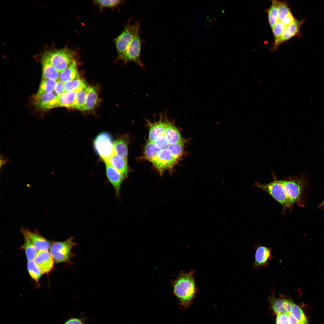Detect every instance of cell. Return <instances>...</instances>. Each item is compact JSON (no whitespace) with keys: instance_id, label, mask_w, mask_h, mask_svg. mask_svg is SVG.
<instances>
[{"instance_id":"cell-1","label":"cell","mask_w":324,"mask_h":324,"mask_svg":"<svg viewBox=\"0 0 324 324\" xmlns=\"http://www.w3.org/2000/svg\"><path fill=\"white\" fill-rule=\"evenodd\" d=\"M193 272H182L173 282V292L184 308L189 307L194 297L196 288Z\"/></svg>"},{"instance_id":"cell-2","label":"cell","mask_w":324,"mask_h":324,"mask_svg":"<svg viewBox=\"0 0 324 324\" xmlns=\"http://www.w3.org/2000/svg\"><path fill=\"white\" fill-rule=\"evenodd\" d=\"M76 53L67 47L46 51L42 57L48 60L60 73L75 59Z\"/></svg>"},{"instance_id":"cell-3","label":"cell","mask_w":324,"mask_h":324,"mask_svg":"<svg viewBox=\"0 0 324 324\" xmlns=\"http://www.w3.org/2000/svg\"><path fill=\"white\" fill-rule=\"evenodd\" d=\"M74 239L73 236H71L63 241L52 242L50 252L56 263L73 264L71 259L75 254L72 250L76 246Z\"/></svg>"},{"instance_id":"cell-4","label":"cell","mask_w":324,"mask_h":324,"mask_svg":"<svg viewBox=\"0 0 324 324\" xmlns=\"http://www.w3.org/2000/svg\"><path fill=\"white\" fill-rule=\"evenodd\" d=\"M132 19H130L122 31L114 40L117 52V58L122 59L131 41L136 29L140 27V24L135 21L131 24Z\"/></svg>"},{"instance_id":"cell-5","label":"cell","mask_w":324,"mask_h":324,"mask_svg":"<svg viewBox=\"0 0 324 324\" xmlns=\"http://www.w3.org/2000/svg\"><path fill=\"white\" fill-rule=\"evenodd\" d=\"M112 137L110 134L103 132L98 135L93 141L94 149L104 161H107L114 154Z\"/></svg>"},{"instance_id":"cell-6","label":"cell","mask_w":324,"mask_h":324,"mask_svg":"<svg viewBox=\"0 0 324 324\" xmlns=\"http://www.w3.org/2000/svg\"><path fill=\"white\" fill-rule=\"evenodd\" d=\"M280 181L284 189L288 207L290 208L300 200L305 180L299 178Z\"/></svg>"},{"instance_id":"cell-7","label":"cell","mask_w":324,"mask_h":324,"mask_svg":"<svg viewBox=\"0 0 324 324\" xmlns=\"http://www.w3.org/2000/svg\"><path fill=\"white\" fill-rule=\"evenodd\" d=\"M140 27L136 30L134 37L121 60L124 63L134 62L141 68L144 65L140 57L142 41L140 36Z\"/></svg>"},{"instance_id":"cell-8","label":"cell","mask_w":324,"mask_h":324,"mask_svg":"<svg viewBox=\"0 0 324 324\" xmlns=\"http://www.w3.org/2000/svg\"><path fill=\"white\" fill-rule=\"evenodd\" d=\"M255 185L268 193L283 206L284 209L288 207L284 189L280 180L274 179L272 182L267 184L256 182Z\"/></svg>"},{"instance_id":"cell-9","label":"cell","mask_w":324,"mask_h":324,"mask_svg":"<svg viewBox=\"0 0 324 324\" xmlns=\"http://www.w3.org/2000/svg\"><path fill=\"white\" fill-rule=\"evenodd\" d=\"M178 160L166 148L160 150L151 162L162 175L165 170L173 167L177 164Z\"/></svg>"},{"instance_id":"cell-10","label":"cell","mask_w":324,"mask_h":324,"mask_svg":"<svg viewBox=\"0 0 324 324\" xmlns=\"http://www.w3.org/2000/svg\"><path fill=\"white\" fill-rule=\"evenodd\" d=\"M58 96L53 92L44 94L37 93L32 97L33 103L35 108L40 110H47L55 108Z\"/></svg>"},{"instance_id":"cell-11","label":"cell","mask_w":324,"mask_h":324,"mask_svg":"<svg viewBox=\"0 0 324 324\" xmlns=\"http://www.w3.org/2000/svg\"><path fill=\"white\" fill-rule=\"evenodd\" d=\"M34 261L43 274H48L53 268L54 260L48 250L38 251Z\"/></svg>"},{"instance_id":"cell-12","label":"cell","mask_w":324,"mask_h":324,"mask_svg":"<svg viewBox=\"0 0 324 324\" xmlns=\"http://www.w3.org/2000/svg\"><path fill=\"white\" fill-rule=\"evenodd\" d=\"M166 112L160 114L158 121L151 122L147 120L149 126V141L154 142L158 137L164 135L167 121Z\"/></svg>"},{"instance_id":"cell-13","label":"cell","mask_w":324,"mask_h":324,"mask_svg":"<svg viewBox=\"0 0 324 324\" xmlns=\"http://www.w3.org/2000/svg\"><path fill=\"white\" fill-rule=\"evenodd\" d=\"M20 231L28 236L37 250H48L50 248L52 242L41 236L37 230L31 231L28 229L22 228Z\"/></svg>"},{"instance_id":"cell-14","label":"cell","mask_w":324,"mask_h":324,"mask_svg":"<svg viewBox=\"0 0 324 324\" xmlns=\"http://www.w3.org/2000/svg\"><path fill=\"white\" fill-rule=\"evenodd\" d=\"M107 178L114 188L116 196L120 199V190L122 183L125 177L108 161L104 162Z\"/></svg>"},{"instance_id":"cell-15","label":"cell","mask_w":324,"mask_h":324,"mask_svg":"<svg viewBox=\"0 0 324 324\" xmlns=\"http://www.w3.org/2000/svg\"><path fill=\"white\" fill-rule=\"evenodd\" d=\"M272 248L265 246L260 245L256 248L255 259L253 266L256 268L267 266L273 256Z\"/></svg>"},{"instance_id":"cell-16","label":"cell","mask_w":324,"mask_h":324,"mask_svg":"<svg viewBox=\"0 0 324 324\" xmlns=\"http://www.w3.org/2000/svg\"><path fill=\"white\" fill-rule=\"evenodd\" d=\"M268 301L272 308L277 315L288 314L293 303L290 300L285 298H279L273 296H269Z\"/></svg>"},{"instance_id":"cell-17","label":"cell","mask_w":324,"mask_h":324,"mask_svg":"<svg viewBox=\"0 0 324 324\" xmlns=\"http://www.w3.org/2000/svg\"><path fill=\"white\" fill-rule=\"evenodd\" d=\"M303 21L295 19L293 22L286 26L279 40L273 46V49L281 44L297 35L299 32L300 27Z\"/></svg>"},{"instance_id":"cell-18","label":"cell","mask_w":324,"mask_h":324,"mask_svg":"<svg viewBox=\"0 0 324 324\" xmlns=\"http://www.w3.org/2000/svg\"><path fill=\"white\" fill-rule=\"evenodd\" d=\"M77 92H66L58 95L56 100V108L63 107L73 108L75 102Z\"/></svg>"},{"instance_id":"cell-19","label":"cell","mask_w":324,"mask_h":324,"mask_svg":"<svg viewBox=\"0 0 324 324\" xmlns=\"http://www.w3.org/2000/svg\"><path fill=\"white\" fill-rule=\"evenodd\" d=\"M164 135L169 144L183 143L182 138L177 129L168 120Z\"/></svg>"},{"instance_id":"cell-20","label":"cell","mask_w":324,"mask_h":324,"mask_svg":"<svg viewBox=\"0 0 324 324\" xmlns=\"http://www.w3.org/2000/svg\"><path fill=\"white\" fill-rule=\"evenodd\" d=\"M107 161L125 177L127 176L128 172L127 160L114 153Z\"/></svg>"},{"instance_id":"cell-21","label":"cell","mask_w":324,"mask_h":324,"mask_svg":"<svg viewBox=\"0 0 324 324\" xmlns=\"http://www.w3.org/2000/svg\"><path fill=\"white\" fill-rule=\"evenodd\" d=\"M79 78L80 77L76 62L75 60L60 73L58 80L64 83Z\"/></svg>"},{"instance_id":"cell-22","label":"cell","mask_w":324,"mask_h":324,"mask_svg":"<svg viewBox=\"0 0 324 324\" xmlns=\"http://www.w3.org/2000/svg\"><path fill=\"white\" fill-rule=\"evenodd\" d=\"M41 58L42 79L58 80L60 72L48 60Z\"/></svg>"},{"instance_id":"cell-23","label":"cell","mask_w":324,"mask_h":324,"mask_svg":"<svg viewBox=\"0 0 324 324\" xmlns=\"http://www.w3.org/2000/svg\"><path fill=\"white\" fill-rule=\"evenodd\" d=\"M98 102V95L96 89L93 86H89L86 100L84 105L80 110L87 111L93 109Z\"/></svg>"},{"instance_id":"cell-24","label":"cell","mask_w":324,"mask_h":324,"mask_svg":"<svg viewBox=\"0 0 324 324\" xmlns=\"http://www.w3.org/2000/svg\"><path fill=\"white\" fill-rule=\"evenodd\" d=\"M114 153L127 160L128 142L126 139L121 137L116 139L113 142Z\"/></svg>"},{"instance_id":"cell-25","label":"cell","mask_w":324,"mask_h":324,"mask_svg":"<svg viewBox=\"0 0 324 324\" xmlns=\"http://www.w3.org/2000/svg\"><path fill=\"white\" fill-rule=\"evenodd\" d=\"M22 234L24 238V243L21 247V249L24 250L28 261H33L37 253V250L28 236L25 234Z\"/></svg>"},{"instance_id":"cell-26","label":"cell","mask_w":324,"mask_h":324,"mask_svg":"<svg viewBox=\"0 0 324 324\" xmlns=\"http://www.w3.org/2000/svg\"><path fill=\"white\" fill-rule=\"evenodd\" d=\"M88 86L86 85L77 91L73 108L80 110L84 105L87 98Z\"/></svg>"},{"instance_id":"cell-27","label":"cell","mask_w":324,"mask_h":324,"mask_svg":"<svg viewBox=\"0 0 324 324\" xmlns=\"http://www.w3.org/2000/svg\"><path fill=\"white\" fill-rule=\"evenodd\" d=\"M278 1L272 0L270 8L266 10L269 25L272 28L278 21Z\"/></svg>"},{"instance_id":"cell-28","label":"cell","mask_w":324,"mask_h":324,"mask_svg":"<svg viewBox=\"0 0 324 324\" xmlns=\"http://www.w3.org/2000/svg\"><path fill=\"white\" fill-rule=\"evenodd\" d=\"M58 80L42 79L37 93L38 94L51 93L54 90Z\"/></svg>"},{"instance_id":"cell-29","label":"cell","mask_w":324,"mask_h":324,"mask_svg":"<svg viewBox=\"0 0 324 324\" xmlns=\"http://www.w3.org/2000/svg\"><path fill=\"white\" fill-rule=\"evenodd\" d=\"M27 269L31 278L37 284L43 273L34 261H28Z\"/></svg>"},{"instance_id":"cell-30","label":"cell","mask_w":324,"mask_h":324,"mask_svg":"<svg viewBox=\"0 0 324 324\" xmlns=\"http://www.w3.org/2000/svg\"><path fill=\"white\" fill-rule=\"evenodd\" d=\"M160 150L154 142L148 141L144 148L145 158L151 162L156 157Z\"/></svg>"},{"instance_id":"cell-31","label":"cell","mask_w":324,"mask_h":324,"mask_svg":"<svg viewBox=\"0 0 324 324\" xmlns=\"http://www.w3.org/2000/svg\"><path fill=\"white\" fill-rule=\"evenodd\" d=\"M86 85L84 80L80 78L64 83L65 92L77 91Z\"/></svg>"},{"instance_id":"cell-32","label":"cell","mask_w":324,"mask_h":324,"mask_svg":"<svg viewBox=\"0 0 324 324\" xmlns=\"http://www.w3.org/2000/svg\"><path fill=\"white\" fill-rule=\"evenodd\" d=\"M290 313L301 324H308L307 319L302 309L293 303L290 308Z\"/></svg>"},{"instance_id":"cell-33","label":"cell","mask_w":324,"mask_h":324,"mask_svg":"<svg viewBox=\"0 0 324 324\" xmlns=\"http://www.w3.org/2000/svg\"><path fill=\"white\" fill-rule=\"evenodd\" d=\"M94 2L95 4L98 6L101 11L106 8L117 7L124 2L123 1L120 0H94Z\"/></svg>"},{"instance_id":"cell-34","label":"cell","mask_w":324,"mask_h":324,"mask_svg":"<svg viewBox=\"0 0 324 324\" xmlns=\"http://www.w3.org/2000/svg\"><path fill=\"white\" fill-rule=\"evenodd\" d=\"M278 21L281 22L286 15L291 12L288 3L286 1H278Z\"/></svg>"},{"instance_id":"cell-35","label":"cell","mask_w":324,"mask_h":324,"mask_svg":"<svg viewBox=\"0 0 324 324\" xmlns=\"http://www.w3.org/2000/svg\"><path fill=\"white\" fill-rule=\"evenodd\" d=\"M286 27L281 21H278L272 28L274 40V46L280 38Z\"/></svg>"},{"instance_id":"cell-36","label":"cell","mask_w":324,"mask_h":324,"mask_svg":"<svg viewBox=\"0 0 324 324\" xmlns=\"http://www.w3.org/2000/svg\"><path fill=\"white\" fill-rule=\"evenodd\" d=\"M183 143L170 144L167 148L178 159L182 155L183 151Z\"/></svg>"},{"instance_id":"cell-37","label":"cell","mask_w":324,"mask_h":324,"mask_svg":"<svg viewBox=\"0 0 324 324\" xmlns=\"http://www.w3.org/2000/svg\"><path fill=\"white\" fill-rule=\"evenodd\" d=\"M154 142L157 147L160 150L167 148L170 144L164 135L158 137L155 140Z\"/></svg>"},{"instance_id":"cell-38","label":"cell","mask_w":324,"mask_h":324,"mask_svg":"<svg viewBox=\"0 0 324 324\" xmlns=\"http://www.w3.org/2000/svg\"><path fill=\"white\" fill-rule=\"evenodd\" d=\"M86 317H72L68 319L63 324H86Z\"/></svg>"},{"instance_id":"cell-39","label":"cell","mask_w":324,"mask_h":324,"mask_svg":"<svg viewBox=\"0 0 324 324\" xmlns=\"http://www.w3.org/2000/svg\"><path fill=\"white\" fill-rule=\"evenodd\" d=\"M55 93L59 95L65 92L64 83L58 80L54 89Z\"/></svg>"},{"instance_id":"cell-40","label":"cell","mask_w":324,"mask_h":324,"mask_svg":"<svg viewBox=\"0 0 324 324\" xmlns=\"http://www.w3.org/2000/svg\"><path fill=\"white\" fill-rule=\"evenodd\" d=\"M295 19L294 17L291 12L286 15L283 19L281 22L286 26L292 24Z\"/></svg>"},{"instance_id":"cell-41","label":"cell","mask_w":324,"mask_h":324,"mask_svg":"<svg viewBox=\"0 0 324 324\" xmlns=\"http://www.w3.org/2000/svg\"><path fill=\"white\" fill-rule=\"evenodd\" d=\"M288 314H282L277 315L276 324H288Z\"/></svg>"},{"instance_id":"cell-42","label":"cell","mask_w":324,"mask_h":324,"mask_svg":"<svg viewBox=\"0 0 324 324\" xmlns=\"http://www.w3.org/2000/svg\"><path fill=\"white\" fill-rule=\"evenodd\" d=\"M288 324H301L290 312L288 314Z\"/></svg>"},{"instance_id":"cell-43","label":"cell","mask_w":324,"mask_h":324,"mask_svg":"<svg viewBox=\"0 0 324 324\" xmlns=\"http://www.w3.org/2000/svg\"><path fill=\"white\" fill-rule=\"evenodd\" d=\"M10 159L2 155H0V168L1 170L2 167L7 163L9 161Z\"/></svg>"},{"instance_id":"cell-44","label":"cell","mask_w":324,"mask_h":324,"mask_svg":"<svg viewBox=\"0 0 324 324\" xmlns=\"http://www.w3.org/2000/svg\"><path fill=\"white\" fill-rule=\"evenodd\" d=\"M324 207V199L323 200L322 202L320 204L319 206V207Z\"/></svg>"},{"instance_id":"cell-45","label":"cell","mask_w":324,"mask_h":324,"mask_svg":"<svg viewBox=\"0 0 324 324\" xmlns=\"http://www.w3.org/2000/svg\"></svg>"}]
</instances>
